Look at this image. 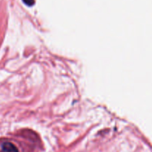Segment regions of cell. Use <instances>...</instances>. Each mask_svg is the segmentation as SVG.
<instances>
[{
	"label": "cell",
	"mask_w": 152,
	"mask_h": 152,
	"mask_svg": "<svg viewBox=\"0 0 152 152\" xmlns=\"http://www.w3.org/2000/svg\"><path fill=\"white\" fill-rule=\"evenodd\" d=\"M0 152H19L17 146L9 140L0 142Z\"/></svg>",
	"instance_id": "6da1fadb"
},
{
	"label": "cell",
	"mask_w": 152,
	"mask_h": 152,
	"mask_svg": "<svg viewBox=\"0 0 152 152\" xmlns=\"http://www.w3.org/2000/svg\"><path fill=\"white\" fill-rule=\"evenodd\" d=\"M23 1L25 4L29 6H32L35 3V0H23Z\"/></svg>",
	"instance_id": "7a4b0ae2"
}]
</instances>
